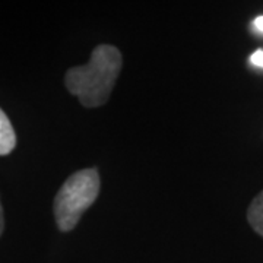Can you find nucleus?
Wrapping results in <instances>:
<instances>
[{"mask_svg": "<svg viewBox=\"0 0 263 263\" xmlns=\"http://www.w3.org/2000/svg\"><path fill=\"white\" fill-rule=\"evenodd\" d=\"M122 69V53L113 46L101 44L94 48L91 60L67 70L65 84L70 94L84 107L94 108L108 101Z\"/></svg>", "mask_w": 263, "mask_h": 263, "instance_id": "nucleus-1", "label": "nucleus"}, {"mask_svg": "<svg viewBox=\"0 0 263 263\" xmlns=\"http://www.w3.org/2000/svg\"><path fill=\"white\" fill-rule=\"evenodd\" d=\"M98 193L100 176L95 168L81 170L66 180L54 199V218L60 231H72Z\"/></svg>", "mask_w": 263, "mask_h": 263, "instance_id": "nucleus-2", "label": "nucleus"}, {"mask_svg": "<svg viewBox=\"0 0 263 263\" xmlns=\"http://www.w3.org/2000/svg\"><path fill=\"white\" fill-rule=\"evenodd\" d=\"M16 135L9 117L0 108V155H8L15 149Z\"/></svg>", "mask_w": 263, "mask_h": 263, "instance_id": "nucleus-3", "label": "nucleus"}, {"mask_svg": "<svg viewBox=\"0 0 263 263\" xmlns=\"http://www.w3.org/2000/svg\"><path fill=\"white\" fill-rule=\"evenodd\" d=\"M247 219L253 230L263 237V192L254 197L247 211Z\"/></svg>", "mask_w": 263, "mask_h": 263, "instance_id": "nucleus-4", "label": "nucleus"}, {"mask_svg": "<svg viewBox=\"0 0 263 263\" xmlns=\"http://www.w3.org/2000/svg\"><path fill=\"white\" fill-rule=\"evenodd\" d=\"M250 63L263 69V50H256L254 51L253 54L250 56Z\"/></svg>", "mask_w": 263, "mask_h": 263, "instance_id": "nucleus-5", "label": "nucleus"}, {"mask_svg": "<svg viewBox=\"0 0 263 263\" xmlns=\"http://www.w3.org/2000/svg\"><path fill=\"white\" fill-rule=\"evenodd\" d=\"M253 28L257 31V32H260L263 34V16H257V18L253 21Z\"/></svg>", "mask_w": 263, "mask_h": 263, "instance_id": "nucleus-6", "label": "nucleus"}, {"mask_svg": "<svg viewBox=\"0 0 263 263\" xmlns=\"http://www.w3.org/2000/svg\"><path fill=\"white\" fill-rule=\"evenodd\" d=\"M3 228H5V219H3V208L0 203V235L3 233Z\"/></svg>", "mask_w": 263, "mask_h": 263, "instance_id": "nucleus-7", "label": "nucleus"}]
</instances>
